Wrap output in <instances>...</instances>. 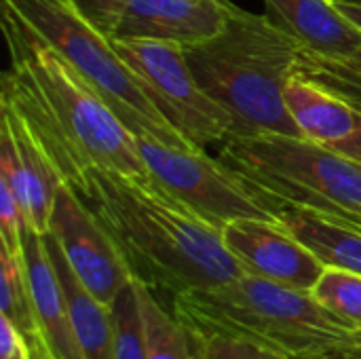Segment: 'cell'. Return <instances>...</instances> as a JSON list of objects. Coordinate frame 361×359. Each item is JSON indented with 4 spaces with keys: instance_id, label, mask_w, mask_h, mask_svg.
Wrapping results in <instances>:
<instances>
[{
    "instance_id": "cell-4",
    "label": "cell",
    "mask_w": 361,
    "mask_h": 359,
    "mask_svg": "<svg viewBox=\"0 0 361 359\" xmlns=\"http://www.w3.org/2000/svg\"><path fill=\"white\" fill-rule=\"evenodd\" d=\"M171 311L201 336L239 339L292 359L345 347L357 332L311 292L247 273L182 292L173 296Z\"/></svg>"
},
{
    "instance_id": "cell-17",
    "label": "cell",
    "mask_w": 361,
    "mask_h": 359,
    "mask_svg": "<svg viewBox=\"0 0 361 359\" xmlns=\"http://www.w3.org/2000/svg\"><path fill=\"white\" fill-rule=\"evenodd\" d=\"M279 222L328 269L361 275V226L302 207L281 209Z\"/></svg>"
},
{
    "instance_id": "cell-23",
    "label": "cell",
    "mask_w": 361,
    "mask_h": 359,
    "mask_svg": "<svg viewBox=\"0 0 361 359\" xmlns=\"http://www.w3.org/2000/svg\"><path fill=\"white\" fill-rule=\"evenodd\" d=\"M91 28L112 38L129 0H66Z\"/></svg>"
},
{
    "instance_id": "cell-24",
    "label": "cell",
    "mask_w": 361,
    "mask_h": 359,
    "mask_svg": "<svg viewBox=\"0 0 361 359\" xmlns=\"http://www.w3.org/2000/svg\"><path fill=\"white\" fill-rule=\"evenodd\" d=\"M205 358L203 359H292L283 353L226 336H203Z\"/></svg>"
},
{
    "instance_id": "cell-19",
    "label": "cell",
    "mask_w": 361,
    "mask_h": 359,
    "mask_svg": "<svg viewBox=\"0 0 361 359\" xmlns=\"http://www.w3.org/2000/svg\"><path fill=\"white\" fill-rule=\"evenodd\" d=\"M0 315L11 320L27 343L40 336L23 252L11 254L0 248Z\"/></svg>"
},
{
    "instance_id": "cell-31",
    "label": "cell",
    "mask_w": 361,
    "mask_h": 359,
    "mask_svg": "<svg viewBox=\"0 0 361 359\" xmlns=\"http://www.w3.org/2000/svg\"><path fill=\"white\" fill-rule=\"evenodd\" d=\"M345 351H347L349 359H361V330L355 332V336L349 345H345Z\"/></svg>"
},
{
    "instance_id": "cell-6",
    "label": "cell",
    "mask_w": 361,
    "mask_h": 359,
    "mask_svg": "<svg viewBox=\"0 0 361 359\" xmlns=\"http://www.w3.org/2000/svg\"><path fill=\"white\" fill-rule=\"evenodd\" d=\"M49 42L135 135L195 148L165 116L142 80L121 59L112 40L91 28L66 0H2Z\"/></svg>"
},
{
    "instance_id": "cell-16",
    "label": "cell",
    "mask_w": 361,
    "mask_h": 359,
    "mask_svg": "<svg viewBox=\"0 0 361 359\" xmlns=\"http://www.w3.org/2000/svg\"><path fill=\"white\" fill-rule=\"evenodd\" d=\"M49 256L57 269L70 322L78 341V347L85 359H114V324H112V309L99 303L76 277L72 267L68 264L59 243L53 239L51 233L44 235Z\"/></svg>"
},
{
    "instance_id": "cell-27",
    "label": "cell",
    "mask_w": 361,
    "mask_h": 359,
    "mask_svg": "<svg viewBox=\"0 0 361 359\" xmlns=\"http://www.w3.org/2000/svg\"><path fill=\"white\" fill-rule=\"evenodd\" d=\"M330 148L338 150L341 154L349 157L351 161H355V163H360L361 165V125L357 131H353L349 138H345V140H341V142L332 144Z\"/></svg>"
},
{
    "instance_id": "cell-13",
    "label": "cell",
    "mask_w": 361,
    "mask_h": 359,
    "mask_svg": "<svg viewBox=\"0 0 361 359\" xmlns=\"http://www.w3.org/2000/svg\"><path fill=\"white\" fill-rule=\"evenodd\" d=\"M264 15L324 59H345L361 49V30L347 19L336 0H262Z\"/></svg>"
},
{
    "instance_id": "cell-1",
    "label": "cell",
    "mask_w": 361,
    "mask_h": 359,
    "mask_svg": "<svg viewBox=\"0 0 361 359\" xmlns=\"http://www.w3.org/2000/svg\"><path fill=\"white\" fill-rule=\"evenodd\" d=\"M2 32L11 68L2 74L0 97L30 125L66 186L85 193L93 171L152 180L135 135L11 6L2 4Z\"/></svg>"
},
{
    "instance_id": "cell-9",
    "label": "cell",
    "mask_w": 361,
    "mask_h": 359,
    "mask_svg": "<svg viewBox=\"0 0 361 359\" xmlns=\"http://www.w3.org/2000/svg\"><path fill=\"white\" fill-rule=\"evenodd\" d=\"M49 233L59 243L82 286L99 303L112 307L133 275L112 235L104 229L87 201L66 184L57 193Z\"/></svg>"
},
{
    "instance_id": "cell-26",
    "label": "cell",
    "mask_w": 361,
    "mask_h": 359,
    "mask_svg": "<svg viewBox=\"0 0 361 359\" xmlns=\"http://www.w3.org/2000/svg\"><path fill=\"white\" fill-rule=\"evenodd\" d=\"M313 57H317V55H313ZM317 59L324 61L326 66L334 68V70L347 72V74H351V76H355V78L361 80V49L357 53H353L351 57H345V59H324V57H317Z\"/></svg>"
},
{
    "instance_id": "cell-7",
    "label": "cell",
    "mask_w": 361,
    "mask_h": 359,
    "mask_svg": "<svg viewBox=\"0 0 361 359\" xmlns=\"http://www.w3.org/2000/svg\"><path fill=\"white\" fill-rule=\"evenodd\" d=\"M135 144L152 180L212 226L222 231L241 218L279 220L281 209L220 157L150 138H135Z\"/></svg>"
},
{
    "instance_id": "cell-11",
    "label": "cell",
    "mask_w": 361,
    "mask_h": 359,
    "mask_svg": "<svg viewBox=\"0 0 361 359\" xmlns=\"http://www.w3.org/2000/svg\"><path fill=\"white\" fill-rule=\"evenodd\" d=\"M0 182L17 197L32 231L47 235L57 193L63 186L25 118L0 97Z\"/></svg>"
},
{
    "instance_id": "cell-3",
    "label": "cell",
    "mask_w": 361,
    "mask_h": 359,
    "mask_svg": "<svg viewBox=\"0 0 361 359\" xmlns=\"http://www.w3.org/2000/svg\"><path fill=\"white\" fill-rule=\"evenodd\" d=\"M305 53V47L267 15L233 2L222 32L184 47L199 87L231 114V135L305 138L286 106V85L302 72Z\"/></svg>"
},
{
    "instance_id": "cell-8",
    "label": "cell",
    "mask_w": 361,
    "mask_h": 359,
    "mask_svg": "<svg viewBox=\"0 0 361 359\" xmlns=\"http://www.w3.org/2000/svg\"><path fill=\"white\" fill-rule=\"evenodd\" d=\"M112 47L195 148L205 150L231 135V114L199 87L184 47L144 38H112Z\"/></svg>"
},
{
    "instance_id": "cell-2",
    "label": "cell",
    "mask_w": 361,
    "mask_h": 359,
    "mask_svg": "<svg viewBox=\"0 0 361 359\" xmlns=\"http://www.w3.org/2000/svg\"><path fill=\"white\" fill-rule=\"evenodd\" d=\"M116 241L133 279L171 298L226 284L243 269L222 231L173 199L154 180L93 171L80 195Z\"/></svg>"
},
{
    "instance_id": "cell-15",
    "label": "cell",
    "mask_w": 361,
    "mask_h": 359,
    "mask_svg": "<svg viewBox=\"0 0 361 359\" xmlns=\"http://www.w3.org/2000/svg\"><path fill=\"white\" fill-rule=\"evenodd\" d=\"M286 106L300 133L326 146L349 138L361 125V112L302 72L288 80Z\"/></svg>"
},
{
    "instance_id": "cell-29",
    "label": "cell",
    "mask_w": 361,
    "mask_h": 359,
    "mask_svg": "<svg viewBox=\"0 0 361 359\" xmlns=\"http://www.w3.org/2000/svg\"><path fill=\"white\" fill-rule=\"evenodd\" d=\"M296 359H349L345 347H338V349H328V351H317V353H311V355H302V358Z\"/></svg>"
},
{
    "instance_id": "cell-20",
    "label": "cell",
    "mask_w": 361,
    "mask_h": 359,
    "mask_svg": "<svg viewBox=\"0 0 361 359\" xmlns=\"http://www.w3.org/2000/svg\"><path fill=\"white\" fill-rule=\"evenodd\" d=\"M311 294L332 315L361 330V275L326 269Z\"/></svg>"
},
{
    "instance_id": "cell-18",
    "label": "cell",
    "mask_w": 361,
    "mask_h": 359,
    "mask_svg": "<svg viewBox=\"0 0 361 359\" xmlns=\"http://www.w3.org/2000/svg\"><path fill=\"white\" fill-rule=\"evenodd\" d=\"M133 290L140 309L142 339L148 359H203L205 339L182 322L173 311H165L154 298V290L133 279Z\"/></svg>"
},
{
    "instance_id": "cell-21",
    "label": "cell",
    "mask_w": 361,
    "mask_h": 359,
    "mask_svg": "<svg viewBox=\"0 0 361 359\" xmlns=\"http://www.w3.org/2000/svg\"><path fill=\"white\" fill-rule=\"evenodd\" d=\"M110 309L114 324V359H148L142 339V322L133 279L121 290Z\"/></svg>"
},
{
    "instance_id": "cell-12",
    "label": "cell",
    "mask_w": 361,
    "mask_h": 359,
    "mask_svg": "<svg viewBox=\"0 0 361 359\" xmlns=\"http://www.w3.org/2000/svg\"><path fill=\"white\" fill-rule=\"evenodd\" d=\"M228 11L231 0H129L112 38H144L190 47L222 32Z\"/></svg>"
},
{
    "instance_id": "cell-28",
    "label": "cell",
    "mask_w": 361,
    "mask_h": 359,
    "mask_svg": "<svg viewBox=\"0 0 361 359\" xmlns=\"http://www.w3.org/2000/svg\"><path fill=\"white\" fill-rule=\"evenodd\" d=\"M336 6L341 8V13L347 19H351L361 30V4H357V2H347V0H336Z\"/></svg>"
},
{
    "instance_id": "cell-32",
    "label": "cell",
    "mask_w": 361,
    "mask_h": 359,
    "mask_svg": "<svg viewBox=\"0 0 361 359\" xmlns=\"http://www.w3.org/2000/svg\"><path fill=\"white\" fill-rule=\"evenodd\" d=\"M347 2H357V4H361V0H347Z\"/></svg>"
},
{
    "instance_id": "cell-5",
    "label": "cell",
    "mask_w": 361,
    "mask_h": 359,
    "mask_svg": "<svg viewBox=\"0 0 361 359\" xmlns=\"http://www.w3.org/2000/svg\"><path fill=\"white\" fill-rule=\"evenodd\" d=\"M220 159L279 209H313L361 226V165L326 144L283 133L231 135Z\"/></svg>"
},
{
    "instance_id": "cell-14",
    "label": "cell",
    "mask_w": 361,
    "mask_h": 359,
    "mask_svg": "<svg viewBox=\"0 0 361 359\" xmlns=\"http://www.w3.org/2000/svg\"><path fill=\"white\" fill-rule=\"evenodd\" d=\"M23 262L40 339L44 341L49 353L53 359H85L70 322L57 269L47 250V239L30 226L23 233Z\"/></svg>"
},
{
    "instance_id": "cell-22",
    "label": "cell",
    "mask_w": 361,
    "mask_h": 359,
    "mask_svg": "<svg viewBox=\"0 0 361 359\" xmlns=\"http://www.w3.org/2000/svg\"><path fill=\"white\" fill-rule=\"evenodd\" d=\"M302 74H307L309 78L322 83L324 87H328L330 91H334L336 95H341L347 104H351L357 112H361V80L334 70L330 66H326L324 61H319L317 57L305 53V61H302Z\"/></svg>"
},
{
    "instance_id": "cell-30",
    "label": "cell",
    "mask_w": 361,
    "mask_h": 359,
    "mask_svg": "<svg viewBox=\"0 0 361 359\" xmlns=\"http://www.w3.org/2000/svg\"><path fill=\"white\" fill-rule=\"evenodd\" d=\"M30 349H32V359H53V355L49 353V349H47V345H44V341L40 336L30 341Z\"/></svg>"
},
{
    "instance_id": "cell-10",
    "label": "cell",
    "mask_w": 361,
    "mask_h": 359,
    "mask_svg": "<svg viewBox=\"0 0 361 359\" xmlns=\"http://www.w3.org/2000/svg\"><path fill=\"white\" fill-rule=\"evenodd\" d=\"M222 241L243 273L311 292L328 269L279 220L241 218L222 229Z\"/></svg>"
},
{
    "instance_id": "cell-25",
    "label": "cell",
    "mask_w": 361,
    "mask_h": 359,
    "mask_svg": "<svg viewBox=\"0 0 361 359\" xmlns=\"http://www.w3.org/2000/svg\"><path fill=\"white\" fill-rule=\"evenodd\" d=\"M0 359H32L27 339L17 330V326L0 315Z\"/></svg>"
}]
</instances>
